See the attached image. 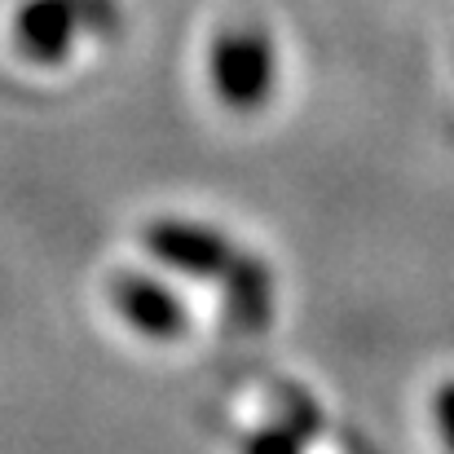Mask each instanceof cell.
<instances>
[{"label":"cell","instance_id":"obj_1","mask_svg":"<svg viewBox=\"0 0 454 454\" xmlns=\"http://www.w3.org/2000/svg\"><path fill=\"white\" fill-rule=\"evenodd\" d=\"M212 89L230 111H261L274 93V44L256 27H234L216 35L207 53Z\"/></svg>","mask_w":454,"mask_h":454},{"label":"cell","instance_id":"obj_2","mask_svg":"<svg viewBox=\"0 0 454 454\" xmlns=\"http://www.w3.org/2000/svg\"><path fill=\"white\" fill-rule=\"evenodd\" d=\"M146 243L159 261H168L181 274H199V278H225V270L239 261V252L230 247V239L221 230L194 225V221H154L146 230Z\"/></svg>","mask_w":454,"mask_h":454},{"label":"cell","instance_id":"obj_3","mask_svg":"<svg viewBox=\"0 0 454 454\" xmlns=\"http://www.w3.org/2000/svg\"><path fill=\"white\" fill-rule=\"evenodd\" d=\"M80 31V4L75 0H27L13 18V40L31 62H62Z\"/></svg>","mask_w":454,"mask_h":454},{"label":"cell","instance_id":"obj_4","mask_svg":"<svg viewBox=\"0 0 454 454\" xmlns=\"http://www.w3.org/2000/svg\"><path fill=\"white\" fill-rule=\"evenodd\" d=\"M115 304H120V313H124L137 331H146V335H176L181 322H185L176 296L163 292V287L151 283V278L124 274V278L115 283Z\"/></svg>","mask_w":454,"mask_h":454},{"label":"cell","instance_id":"obj_5","mask_svg":"<svg viewBox=\"0 0 454 454\" xmlns=\"http://www.w3.org/2000/svg\"><path fill=\"white\" fill-rule=\"evenodd\" d=\"M243 454H301V437L287 424H270V428H256L247 437Z\"/></svg>","mask_w":454,"mask_h":454},{"label":"cell","instance_id":"obj_6","mask_svg":"<svg viewBox=\"0 0 454 454\" xmlns=\"http://www.w3.org/2000/svg\"><path fill=\"white\" fill-rule=\"evenodd\" d=\"M437 428H442V437H446V446L454 454V384H446L437 393Z\"/></svg>","mask_w":454,"mask_h":454}]
</instances>
